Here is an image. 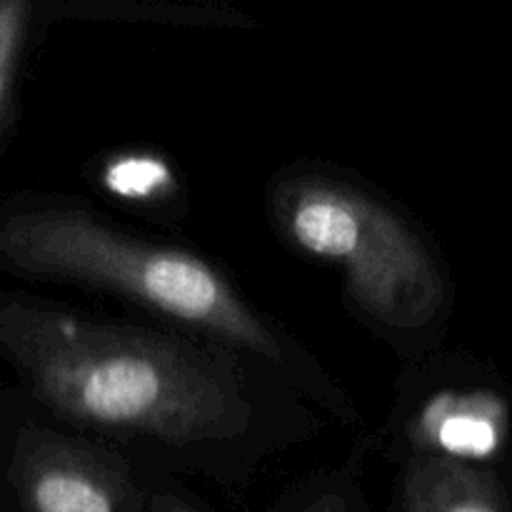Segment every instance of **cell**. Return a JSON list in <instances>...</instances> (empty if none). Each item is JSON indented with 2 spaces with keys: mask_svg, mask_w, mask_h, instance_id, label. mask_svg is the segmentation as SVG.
<instances>
[{
  "mask_svg": "<svg viewBox=\"0 0 512 512\" xmlns=\"http://www.w3.org/2000/svg\"><path fill=\"white\" fill-rule=\"evenodd\" d=\"M265 210L290 248L338 268L348 308L400 358L433 345L448 318V278L390 200L338 170L290 165L270 180Z\"/></svg>",
  "mask_w": 512,
  "mask_h": 512,
  "instance_id": "3",
  "label": "cell"
},
{
  "mask_svg": "<svg viewBox=\"0 0 512 512\" xmlns=\"http://www.w3.org/2000/svg\"><path fill=\"white\" fill-rule=\"evenodd\" d=\"M43 23L55 18L83 20H130V23H170V25H208V28H253L250 15L238 13L225 5H185V3H45L40 5Z\"/></svg>",
  "mask_w": 512,
  "mask_h": 512,
  "instance_id": "7",
  "label": "cell"
},
{
  "mask_svg": "<svg viewBox=\"0 0 512 512\" xmlns=\"http://www.w3.org/2000/svg\"><path fill=\"white\" fill-rule=\"evenodd\" d=\"M505 418L503 400L490 393L413 388L398 395L385 430L400 460L428 455L475 465L500 448Z\"/></svg>",
  "mask_w": 512,
  "mask_h": 512,
  "instance_id": "5",
  "label": "cell"
},
{
  "mask_svg": "<svg viewBox=\"0 0 512 512\" xmlns=\"http://www.w3.org/2000/svg\"><path fill=\"white\" fill-rule=\"evenodd\" d=\"M40 23V5L33 0H0V133L10 120L20 68Z\"/></svg>",
  "mask_w": 512,
  "mask_h": 512,
  "instance_id": "8",
  "label": "cell"
},
{
  "mask_svg": "<svg viewBox=\"0 0 512 512\" xmlns=\"http://www.w3.org/2000/svg\"><path fill=\"white\" fill-rule=\"evenodd\" d=\"M0 270L120 300L155 325L263 365L330 420L358 423L328 368L218 265L120 228L83 198L25 193L0 205Z\"/></svg>",
  "mask_w": 512,
  "mask_h": 512,
  "instance_id": "2",
  "label": "cell"
},
{
  "mask_svg": "<svg viewBox=\"0 0 512 512\" xmlns=\"http://www.w3.org/2000/svg\"><path fill=\"white\" fill-rule=\"evenodd\" d=\"M0 360L43 418L145 470L240 490L320 430L263 365L193 335L0 290Z\"/></svg>",
  "mask_w": 512,
  "mask_h": 512,
  "instance_id": "1",
  "label": "cell"
},
{
  "mask_svg": "<svg viewBox=\"0 0 512 512\" xmlns=\"http://www.w3.org/2000/svg\"><path fill=\"white\" fill-rule=\"evenodd\" d=\"M270 512H370L358 478L350 470L310 475L290 488Z\"/></svg>",
  "mask_w": 512,
  "mask_h": 512,
  "instance_id": "9",
  "label": "cell"
},
{
  "mask_svg": "<svg viewBox=\"0 0 512 512\" xmlns=\"http://www.w3.org/2000/svg\"><path fill=\"white\" fill-rule=\"evenodd\" d=\"M148 512H208L185 490L183 480L160 478L150 498Z\"/></svg>",
  "mask_w": 512,
  "mask_h": 512,
  "instance_id": "10",
  "label": "cell"
},
{
  "mask_svg": "<svg viewBox=\"0 0 512 512\" xmlns=\"http://www.w3.org/2000/svg\"><path fill=\"white\" fill-rule=\"evenodd\" d=\"M5 480L18 512H148L160 478L120 450L10 403Z\"/></svg>",
  "mask_w": 512,
  "mask_h": 512,
  "instance_id": "4",
  "label": "cell"
},
{
  "mask_svg": "<svg viewBox=\"0 0 512 512\" xmlns=\"http://www.w3.org/2000/svg\"><path fill=\"white\" fill-rule=\"evenodd\" d=\"M395 512H510L508 495L490 470L450 458L400 460Z\"/></svg>",
  "mask_w": 512,
  "mask_h": 512,
  "instance_id": "6",
  "label": "cell"
}]
</instances>
